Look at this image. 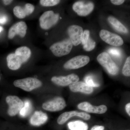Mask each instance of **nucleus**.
<instances>
[{"label":"nucleus","instance_id":"2","mask_svg":"<svg viewBox=\"0 0 130 130\" xmlns=\"http://www.w3.org/2000/svg\"><path fill=\"white\" fill-rule=\"evenodd\" d=\"M73 44L70 39H66L54 43L50 49L55 56L61 57L68 54L71 51Z\"/></svg>","mask_w":130,"mask_h":130},{"label":"nucleus","instance_id":"24","mask_svg":"<svg viewBox=\"0 0 130 130\" xmlns=\"http://www.w3.org/2000/svg\"><path fill=\"white\" fill-rule=\"evenodd\" d=\"M85 83L89 86L92 87H98L100 86V85L94 79L93 77L90 75L86 76L85 78Z\"/></svg>","mask_w":130,"mask_h":130},{"label":"nucleus","instance_id":"9","mask_svg":"<svg viewBox=\"0 0 130 130\" xmlns=\"http://www.w3.org/2000/svg\"><path fill=\"white\" fill-rule=\"evenodd\" d=\"M68 33L73 45L77 46L81 43L83 30L81 26L77 25L71 26L68 29Z\"/></svg>","mask_w":130,"mask_h":130},{"label":"nucleus","instance_id":"10","mask_svg":"<svg viewBox=\"0 0 130 130\" xmlns=\"http://www.w3.org/2000/svg\"><path fill=\"white\" fill-rule=\"evenodd\" d=\"M94 5L93 3H85L79 1L75 3L73 6V9L76 13L80 16H86L93 11Z\"/></svg>","mask_w":130,"mask_h":130},{"label":"nucleus","instance_id":"5","mask_svg":"<svg viewBox=\"0 0 130 130\" xmlns=\"http://www.w3.org/2000/svg\"><path fill=\"white\" fill-rule=\"evenodd\" d=\"M59 15L55 13L53 11L44 12L39 19L41 28L43 29H48L57 23L59 20Z\"/></svg>","mask_w":130,"mask_h":130},{"label":"nucleus","instance_id":"33","mask_svg":"<svg viewBox=\"0 0 130 130\" xmlns=\"http://www.w3.org/2000/svg\"><path fill=\"white\" fill-rule=\"evenodd\" d=\"M12 1H12V0H4V1H3V3L6 5H9Z\"/></svg>","mask_w":130,"mask_h":130},{"label":"nucleus","instance_id":"12","mask_svg":"<svg viewBox=\"0 0 130 130\" xmlns=\"http://www.w3.org/2000/svg\"><path fill=\"white\" fill-rule=\"evenodd\" d=\"M75 116L80 117L85 120H89L91 118L90 115L86 113L77 111H71L65 112L61 114L58 118L57 122L59 124H64L69 119Z\"/></svg>","mask_w":130,"mask_h":130},{"label":"nucleus","instance_id":"13","mask_svg":"<svg viewBox=\"0 0 130 130\" xmlns=\"http://www.w3.org/2000/svg\"><path fill=\"white\" fill-rule=\"evenodd\" d=\"M27 26L24 21H20L16 23L9 29L8 31V37L12 39L16 36L19 35L21 37L25 36L26 33Z\"/></svg>","mask_w":130,"mask_h":130},{"label":"nucleus","instance_id":"16","mask_svg":"<svg viewBox=\"0 0 130 130\" xmlns=\"http://www.w3.org/2000/svg\"><path fill=\"white\" fill-rule=\"evenodd\" d=\"M70 90L73 92H81L84 94H91L93 91L92 87L83 82H77L69 85Z\"/></svg>","mask_w":130,"mask_h":130},{"label":"nucleus","instance_id":"4","mask_svg":"<svg viewBox=\"0 0 130 130\" xmlns=\"http://www.w3.org/2000/svg\"><path fill=\"white\" fill-rule=\"evenodd\" d=\"M6 101L8 105L7 113L10 116H16L24 106L23 102L16 96H8L6 97Z\"/></svg>","mask_w":130,"mask_h":130},{"label":"nucleus","instance_id":"19","mask_svg":"<svg viewBox=\"0 0 130 130\" xmlns=\"http://www.w3.org/2000/svg\"><path fill=\"white\" fill-rule=\"evenodd\" d=\"M7 61L8 67L11 70H16L19 69L22 64L14 53L9 54L7 58Z\"/></svg>","mask_w":130,"mask_h":130},{"label":"nucleus","instance_id":"32","mask_svg":"<svg viewBox=\"0 0 130 130\" xmlns=\"http://www.w3.org/2000/svg\"><path fill=\"white\" fill-rule=\"evenodd\" d=\"M125 110L129 116H130V103H129L126 104L125 106Z\"/></svg>","mask_w":130,"mask_h":130},{"label":"nucleus","instance_id":"27","mask_svg":"<svg viewBox=\"0 0 130 130\" xmlns=\"http://www.w3.org/2000/svg\"><path fill=\"white\" fill-rule=\"evenodd\" d=\"M109 54L117 58H120L121 56V51L118 48H109L108 50Z\"/></svg>","mask_w":130,"mask_h":130},{"label":"nucleus","instance_id":"20","mask_svg":"<svg viewBox=\"0 0 130 130\" xmlns=\"http://www.w3.org/2000/svg\"><path fill=\"white\" fill-rule=\"evenodd\" d=\"M108 20L113 27L116 30L122 33H126L128 32V30L125 26L114 17L109 16Z\"/></svg>","mask_w":130,"mask_h":130},{"label":"nucleus","instance_id":"26","mask_svg":"<svg viewBox=\"0 0 130 130\" xmlns=\"http://www.w3.org/2000/svg\"><path fill=\"white\" fill-rule=\"evenodd\" d=\"M95 44V42L89 37L86 44L83 46L84 49L86 51H91L94 48Z\"/></svg>","mask_w":130,"mask_h":130},{"label":"nucleus","instance_id":"1","mask_svg":"<svg viewBox=\"0 0 130 130\" xmlns=\"http://www.w3.org/2000/svg\"><path fill=\"white\" fill-rule=\"evenodd\" d=\"M13 85L15 87L29 92L41 87L42 84L41 81L37 78L28 77L15 80L13 82Z\"/></svg>","mask_w":130,"mask_h":130},{"label":"nucleus","instance_id":"25","mask_svg":"<svg viewBox=\"0 0 130 130\" xmlns=\"http://www.w3.org/2000/svg\"><path fill=\"white\" fill-rule=\"evenodd\" d=\"M60 2L59 0H41L40 3L43 6L51 7L58 5Z\"/></svg>","mask_w":130,"mask_h":130},{"label":"nucleus","instance_id":"17","mask_svg":"<svg viewBox=\"0 0 130 130\" xmlns=\"http://www.w3.org/2000/svg\"><path fill=\"white\" fill-rule=\"evenodd\" d=\"M48 118L47 115L45 113L41 111H36L30 118V122L34 126H40L46 123Z\"/></svg>","mask_w":130,"mask_h":130},{"label":"nucleus","instance_id":"30","mask_svg":"<svg viewBox=\"0 0 130 130\" xmlns=\"http://www.w3.org/2000/svg\"><path fill=\"white\" fill-rule=\"evenodd\" d=\"M7 18L6 16H0V24H5L7 21Z\"/></svg>","mask_w":130,"mask_h":130},{"label":"nucleus","instance_id":"28","mask_svg":"<svg viewBox=\"0 0 130 130\" xmlns=\"http://www.w3.org/2000/svg\"><path fill=\"white\" fill-rule=\"evenodd\" d=\"M90 31L89 30H85L83 33L82 38V43L83 45H85L89 38Z\"/></svg>","mask_w":130,"mask_h":130},{"label":"nucleus","instance_id":"3","mask_svg":"<svg viewBox=\"0 0 130 130\" xmlns=\"http://www.w3.org/2000/svg\"><path fill=\"white\" fill-rule=\"evenodd\" d=\"M97 60L109 74L112 75L118 74L119 71L118 67L107 53L103 52L97 56Z\"/></svg>","mask_w":130,"mask_h":130},{"label":"nucleus","instance_id":"34","mask_svg":"<svg viewBox=\"0 0 130 130\" xmlns=\"http://www.w3.org/2000/svg\"><path fill=\"white\" fill-rule=\"evenodd\" d=\"M3 30V28L2 26H0V32H2Z\"/></svg>","mask_w":130,"mask_h":130},{"label":"nucleus","instance_id":"35","mask_svg":"<svg viewBox=\"0 0 130 130\" xmlns=\"http://www.w3.org/2000/svg\"><path fill=\"white\" fill-rule=\"evenodd\" d=\"M0 80H1V77H0Z\"/></svg>","mask_w":130,"mask_h":130},{"label":"nucleus","instance_id":"21","mask_svg":"<svg viewBox=\"0 0 130 130\" xmlns=\"http://www.w3.org/2000/svg\"><path fill=\"white\" fill-rule=\"evenodd\" d=\"M70 130H88V125L83 121L77 120L69 122L68 124Z\"/></svg>","mask_w":130,"mask_h":130},{"label":"nucleus","instance_id":"11","mask_svg":"<svg viewBox=\"0 0 130 130\" xmlns=\"http://www.w3.org/2000/svg\"><path fill=\"white\" fill-rule=\"evenodd\" d=\"M79 78L74 74H69L66 76H54L51 78V81L59 86H67L78 82Z\"/></svg>","mask_w":130,"mask_h":130},{"label":"nucleus","instance_id":"8","mask_svg":"<svg viewBox=\"0 0 130 130\" xmlns=\"http://www.w3.org/2000/svg\"><path fill=\"white\" fill-rule=\"evenodd\" d=\"M90 58L88 56L79 55L75 56L68 61L64 65L66 69H77L83 67L89 63Z\"/></svg>","mask_w":130,"mask_h":130},{"label":"nucleus","instance_id":"7","mask_svg":"<svg viewBox=\"0 0 130 130\" xmlns=\"http://www.w3.org/2000/svg\"><path fill=\"white\" fill-rule=\"evenodd\" d=\"M66 106L64 98L61 97L55 98L53 100L44 102L42 105L43 109L51 112L61 111Z\"/></svg>","mask_w":130,"mask_h":130},{"label":"nucleus","instance_id":"22","mask_svg":"<svg viewBox=\"0 0 130 130\" xmlns=\"http://www.w3.org/2000/svg\"><path fill=\"white\" fill-rule=\"evenodd\" d=\"M24 106L20 111V115L23 117L28 116L31 111L32 109V105L30 101L28 100L25 101Z\"/></svg>","mask_w":130,"mask_h":130},{"label":"nucleus","instance_id":"14","mask_svg":"<svg viewBox=\"0 0 130 130\" xmlns=\"http://www.w3.org/2000/svg\"><path fill=\"white\" fill-rule=\"evenodd\" d=\"M78 108L81 110L89 113L97 114L105 113L107 110L106 106L104 105L99 106H93L89 103L84 102L79 103Z\"/></svg>","mask_w":130,"mask_h":130},{"label":"nucleus","instance_id":"29","mask_svg":"<svg viewBox=\"0 0 130 130\" xmlns=\"http://www.w3.org/2000/svg\"><path fill=\"white\" fill-rule=\"evenodd\" d=\"M124 1L123 0H111V2L115 5H120L123 4L124 2Z\"/></svg>","mask_w":130,"mask_h":130},{"label":"nucleus","instance_id":"18","mask_svg":"<svg viewBox=\"0 0 130 130\" xmlns=\"http://www.w3.org/2000/svg\"><path fill=\"white\" fill-rule=\"evenodd\" d=\"M14 54L23 64L27 61L30 58L31 52L28 47L23 46L17 48Z\"/></svg>","mask_w":130,"mask_h":130},{"label":"nucleus","instance_id":"23","mask_svg":"<svg viewBox=\"0 0 130 130\" xmlns=\"http://www.w3.org/2000/svg\"><path fill=\"white\" fill-rule=\"evenodd\" d=\"M122 73L126 76H130V57H128L123 67Z\"/></svg>","mask_w":130,"mask_h":130},{"label":"nucleus","instance_id":"31","mask_svg":"<svg viewBox=\"0 0 130 130\" xmlns=\"http://www.w3.org/2000/svg\"><path fill=\"white\" fill-rule=\"evenodd\" d=\"M105 127L103 126L95 125L93 126L90 130H104Z\"/></svg>","mask_w":130,"mask_h":130},{"label":"nucleus","instance_id":"6","mask_svg":"<svg viewBox=\"0 0 130 130\" xmlns=\"http://www.w3.org/2000/svg\"><path fill=\"white\" fill-rule=\"evenodd\" d=\"M100 36L104 41L112 46H120L124 43L121 37L106 30H102L100 32Z\"/></svg>","mask_w":130,"mask_h":130},{"label":"nucleus","instance_id":"15","mask_svg":"<svg viewBox=\"0 0 130 130\" xmlns=\"http://www.w3.org/2000/svg\"><path fill=\"white\" fill-rule=\"evenodd\" d=\"M35 7L30 3L26 4L24 7L19 6L15 7L13 8V13L16 17L19 19H23L26 16L31 14L34 10Z\"/></svg>","mask_w":130,"mask_h":130}]
</instances>
